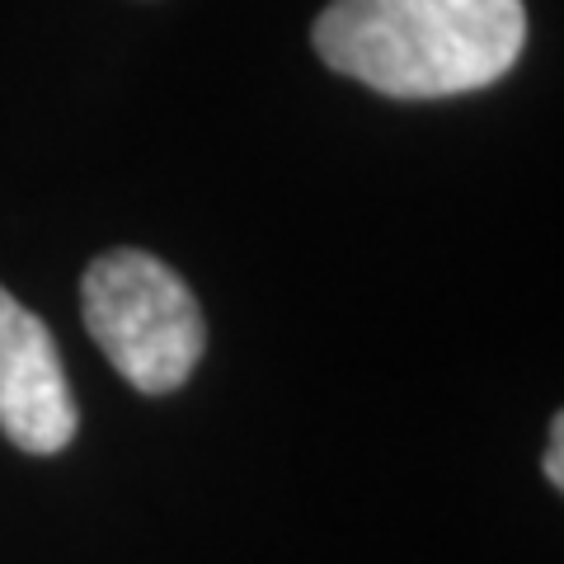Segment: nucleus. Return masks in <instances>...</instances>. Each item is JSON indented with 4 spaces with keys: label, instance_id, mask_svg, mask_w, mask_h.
I'll return each mask as SVG.
<instances>
[{
    "label": "nucleus",
    "instance_id": "obj_1",
    "mask_svg": "<svg viewBox=\"0 0 564 564\" xmlns=\"http://www.w3.org/2000/svg\"><path fill=\"white\" fill-rule=\"evenodd\" d=\"M329 70L391 99H452L503 80L527 43L522 0H329L311 29Z\"/></svg>",
    "mask_w": 564,
    "mask_h": 564
},
{
    "label": "nucleus",
    "instance_id": "obj_2",
    "mask_svg": "<svg viewBox=\"0 0 564 564\" xmlns=\"http://www.w3.org/2000/svg\"><path fill=\"white\" fill-rule=\"evenodd\" d=\"M85 329L95 334L118 377L147 395H170L193 377L207 325L188 282L141 250L99 254L80 282Z\"/></svg>",
    "mask_w": 564,
    "mask_h": 564
},
{
    "label": "nucleus",
    "instance_id": "obj_3",
    "mask_svg": "<svg viewBox=\"0 0 564 564\" xmlns=\"http://www.w3.org/2000/svg\"><path fill=\"white\" fill-rule=\"evenodd\" d=\"M76 423V395L47 325L0 288V433L29 456H57Z\"/></svg>",
    "mask_w": 564,
    "mask_h": 564
},
{
    "label": "nucleus",
    "instance_id": "obj_4",
    "mask_svg": "<svg viewBox=\"0 0 564 564\" xmlns=\"http://www.w3.org/2000/svg\"><path fill=\"white\" fill-rule=\"evenodd\" d=\"M541 470H545V480H551L555 489H564V414L551 419V447H545Z\"/></svg>",
    "mask_w": 564,
    "mask_h": 564
}]
</instances>
